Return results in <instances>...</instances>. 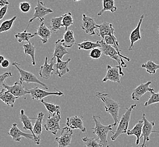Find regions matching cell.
Wrapping results in <instances>:
<instances>
[{"label":"cell","mask_w":159,"mask_h":147,"mask_svg":"<svg viewBox=\"0 0 159 147\" xmlns=\"http://www.w3.org/2000/svg\"><path fill=\"white\" fill-rule=\"evenodd\" d=\"M141 67L145 69L147 73L150 74H155L156 71L159 69V64H157L152 61H148L141 65Z\"/></svg>","instance_id":"836d02e7"},{"label":"cell","mask_w":159,"mask_h":147,"mask_svg":"<svg viewBox=\"0 0 159 147\" xmlns=\"http://www.w3.org/2000/svg\"><path fill=\"white\" fill-rule=\"evenodd\" d=\"M28 90L30 92V95H31L32 99L36 100H41L43 98L51 95L61 96L64 95V93L60 91L53 92H48L45 90L40 89L38 87H34V88Z\"/></svg>","instance_id":"7c38bea8"},{"label":"cell","mask_w":159,"mask_h":147,"mask_svg":"<svg viewBox=\"0 0 159 147\" xmlns=\"http://www.w3.org/2000/svg\"><path fill=\"white\" fill-rule=\"evenodd\" d=\"M55 59L51 60L50 63L49 64L48 58L46 57L44 64L40 67L39 75L41 78L44 79H49L53 74L52 72H54L55 71L54 66H55Z\"/></svg>","instance_id":"e0dca14e"},{"label":"cell","mask_w":159,"mask_h":147,"mask_svg":"<svg viewBox=\"0 0 159 147\" xmlns=\"http://www.w3.org/2000/svg\"><path fill=\"white\" fill-rule=\"evenodd\" d=\"M157 32H158V34H159V27L158 28V30H157Z\"/></svg>","instance_id":"7dc6e473"},{"label":"cell","mask_w":159,"mask_h":147,"mask_svg":"<svg viewBox=\"0 0 159 147\" xmlns=\"http://www.w3.org/2000/svg\"><path fill=\"white\" fill-rule=\"evenodd\" d=\"M2 88H4L9 92L11 93L17 97H21L27 94H30L28 90L25 89V87L22 85L20 82H16L12 86H9L4 83L2 86Z\"/></svg>","instance_id":"9a60e30c"},{"label":"cell","mask_w":159,"mask_h":147,"mask_svg":"<svg viewBox=\"0 0 159 147\" xmlns=\"http://www.w3.org/2000/svg\"><path fill=\"white\" fill-rule=\"evenodd\" d=\"M7 10H8V5H6L1 7V9H0V20L1 21L3 18L5 16H6Z\"/></svg>","instance_id":"b9f144b4"},{"label":"cell","mask_w":159,"mask_h":147,"mask_svg":"<svg viewBox=\"0 0 159 147\" xmlns=\"http://www.w3.org/2000/svg\"><path fill=\"white\" fill-rule=\"evenodd\" d=\"M44 118V114L43 112H40L38 114V116L36 118V121L34 126V134L37 136H40L42 134L43 131V120Z\"/></svg>","instance_id":"f546056e"},{"label":"cell","mask_w":159,"mask_h":147,"mask_svg":"<svg viewBox=\"0 0 159 147\" xmlns=\"http://www.w3.org/2000/svg\"><path fill=\"white\" fill-rule=\"evenodd\" d=\"M18 98V97H16L11 93L7 91L2 93H0V99L3 101L5 104L11 107H14L16 100H17Z\"/></svg>","instance_id":"484cf974"},{"label":"cell","mask_w":159,"mask_h":147,"mask_svg":"<svg viewBox=\"0 0 159 147\" xmlns=\"http://www.w3.org/2000/svg\"><path fill=\"white\" fill-rule=\"evenodd\" d=\"M142 120H143L144 125L142 130V134L141 138H143V142L141 145L142 147H146V141H150V135L152 133H159V131L153 130V127L155 126V123L153 122H150L146 118V116L144 114H143Z\"/></svg>","instance_id":"8fae6325"},{"label":"cell","mask_w":159,"mask_h":147,"mask_svg":"<svg viewBox=\"0 0 159 147\" xmlns=\"http://www.w3.org/2000/svg\"><path fill=\"white\" fill-rule=\"evenodd\" d=\"M53 12V10L50 8L46 7L45 6L44 3L41 0H37V5L34 8V12L32 18H31L29 21V24L27 27L26 30L28 28L34 20L36 19H38L40 22H43L45 20V17L46 16L49 15L50 14H52Z\"/></svg>","instance_id":"52a82bcc"},{"label":"cell","mask_w":159,"mask_h":147,"mask_svg":"<svg viewBox=\"0 0 159 147\" xmlns=\"http://www.w3.org/2000/svg\"><path fill=\"white\" fill-rule=\"evenodd\" d=\"M74 132L69 127H65L62 129L59 137L55 138V141L58 144V147H68L71 144Z\"/></svg>","instance_id":"9c48e42d"},{"label":"cell","mask_w":159,"mask_h":147,"mask_svg":"<svg viewBox=\"0 0 159 147\" xmlns=\"http://www.w3.org/2000/svg\"><path fill=\"white\" fill-rule=\"evenodd\" d=\"M97 26L98 25L96 24L94 19L86 16L85 14H83L81 27L85 34L90 36L95 35V30L98 29Z\"/></svg>","instance_id":"30bf717a"},{"label":"cell","mask_w":159,"mask_h":147,"mask_svg":"<svg viewBox=\"0 0 159 147\" xmlns=\"http://www.w3.org/2000/svg\"><path fill=\"white\" fill-rule=\"evenodd\" d=\"M7 134L12 137V139L16 141L20 142L22 136L25 137L28 140L34 141V138L32 134H27L21 131V130L19 129L18 125L16 123L12 124L11 129Z\"/></svg>","instance_id":"4fadbf2b"},{"label":"cell","mask_w":159,"mask_h":147,"mask_svg":"<svg viewBox=\"0 0 159 147\" xmlns=\"http://www.w3.org/2000/svg\"><path fill=\"white\" fill-rule=\"evenodd\" d=\"M151 84L152 82L151 81H148L146 83H141V84L138 86L137 88H135L132 92V100L134 101H139L146 93L148 92H150L151 93H153L154 89L150 87Z\"/></svg>","instance_id":"2e32d148"},{"label":"cell","mask_w":159,"mask_h":147,"mask_svg":"<svg viewBox=\"0 0 159 147\" xmlns=\"http://www.w3.org/2000/svg\"><path fill=\"white\" fill-rule=\"evenodd\" d=\"M19 7L22 12L26 13L31 10V4L28 2H23L20 3Z\"/></svg>","instance_id":"ab89813d"},{"label":"cell","mask_w":159,"mask_h":147,"mask_svg":"<svg viewBox=\"0 0 159 147\" xmlns=\"http://www.w3.org/2000/svg\"><path fill=\"white\" fill-rule=\"evenodd\" d=\"M124 75L122 71V68L119 65L112 67L110 65H107V73L104 78L102 79V82H106L110 80L113 82L120 84V78Z\"/></svg>","instance_id":"ba28073f"},{"label":"cell","mask_w":159,"mask_h":147,"mask_svg":"<svg viewBox=\"0 0 159 147\" xmlns=\"http://www.w3.org/2000/svg\"><path fill=\"white\" fill-rule=\"evenodd\" d=\"M84 117L73 116L67 118L66 125L72 129H79L82 132L86 131V128L84 125Z\"/></svg>","instance_id":"ac0fdd59"},{"label":"cell","mask_w":159,"mask_h":147,"mask_svg":"<svg viewBox=\"0 0 159 147\" xmlns=\"http://www.w3.org/2000/svg\"><path fill=\"white\" fill-rule=\"evenodd\" d=\"M16 18H17V17L14 16L12 17V18L3 21L0 26V33H3L6 31H9L12 28L13 25L14 24V22L16 21Z\"/></svg>","instance_id":"e575fe53"},{"label":"cell","mask_w":159,"mask_h":147,"mask_svg":"<svg viewBox=\"0 0 159 147\" xmlns=\"http://www.w3.org/2000/svg\"><path fill=\"white\" fill-rule=\"evenodd\" d=\"M142 147V146H141V147Z\"/></svg>","instance_id":"c3c4849f"},{"label":"cell","mask_w":159,"mask_h":147,"mask_svg":"<svg viewBox=\"0 0 159 147\" xmlns=\"http://www.w3.org/2000/svg\"><path fill=\"white\" fill-rule=\"evenodd\" d=\"M93 119L95 123V127L92 129L93 130V134L97 136L103 147H110L108 143L107 136L110 132L113 134L114 133L112 131L113 124L104 126L101 123V117L97 116H93Z\"/></svg>","instance_id":"7a4b0ae2"},{"label":"cell","mask_w":159,"mask_h":147,"mask_svg":"<svg viewBox=\"0 0 159 147\" xmlns=\"http://www.w3.org/2000/svg\"><path fill=\"white\" fill-rule=\"evenodd\" d=\"M35 34L36 36L40 37L43 44H46L49 41L50 38L52 36V31L50 30L43 22H42L37 28V32Z\"/></svg>","instance_id":"7402d4cb"},{"label":"cell","mask_w":159,"mask_h":147,"mask_svg":"<svg viewBox=\"0 0 159 147\" xmlns=\"http://www.w3.org/2000/svg\"><path fill=\"white\" fill-rule=\"evenodd\" d=\"M9 2L8 1V0H0V6H1V7L6 6V5H9Z\"/></svg>","instance_id":"ee69618b"},{"label":"cell","mask_w":159,"mask_h":147,"mask_svg":"<svg viewBox=\"0 0 159 147\" xmlns=\"http://www.w3.org/2000/svg\"><path fill=\"white\" fill-rule=\"evenodd\" d=\"M61 43L62 45L66 48H70L74 46L76 43L74 31L68 30L66 31L63 39H61Z\"/></svg>","instance_id":"d4e9b609"},{"label":"cell","mask_w":159,"mask_h":147,"mask_svg":"<svg viewBox=\"0 0 159 147\" xmlns=\"http://www.w3.org/2000/svg\"><path fill=\"white\" fill-rule=\"evenodd\" d=\"M62 24L65 28V31H68V28L74 25V19L72 17V13L70 12L64 14L63 15Z\"/></svg>","instance_id":"d590c367"},{"label":"cell","mask_w":159,"mask_h":147,"mask_svg":"<svg viewBox=\"0 0 159 147\" xmlns=\"http://www.w3.org/2000/svg\"><path fill=\"white\" fill-rule=\"evenodd\" d=\"M96 96L104 103L106 111L111 114V116L113 118L114 121L113 127L116 126L117 123L119 122V113L120 108L119 103L111 98L108 93L103 92H97Z\"/></svg>","instance_id":"6da1fadb"},{"label":"cell","mask_w":159,"mask_h":147,"mask_svg":"<svg viewBox=\"0 0 159 147\" xmlns=\"http://www.w3.org/2000/svg\"><path fill=\"white\" fill-rule=\"evenodd\" d=\"M35 36H36L35 33L33 34L28 32L26 30L23 32H18L16 34V35H15V37L19 43H21L23 41H25V42L29 43V42H30V40Z\"/></svg>","instance_id":"1f68e13d"},{"label":"cell","mask_w":159,"mask_h":147,"mask_svg":"<svg viewBox=\"0 0 159 147\" xmlns=\"http://www.w3.org/2000/svg\"><path fill=\"white\" fill-rule=\"evenodd\" d=\"M99 43L101 45L100 48L102 50L103 54L116 61L119 63V65L121 66L122 68L127 67L125 62L123 61V58L120 56L119 53L117 52V51L114 47L106 44L103 39L99 41Z\"/></svg>","instance_id":"8992f818"},{"label":"cell","mask_w":159,"mask_h":147,"mask_svg":"<svg viewBox=\"0 0 159 147\" xmlns=\"http://www.w3.org/2000/svg\"><path fill=\"white\" fill-rule=\"evenodd\" d=\"M80 1H81V0H74V1L75 2H79Z\"/></svg>","instance_id":"bcb514c9"},{"label":"cell","mask_w":159,"mask_h":147,"mask_svg":"<svg viewBox=\"0 0 159 147\" xmlns=\"http://www.w3.org/2000/svg\"><path fill=\"white\" fill-rule=\"evenodd\" d=\"M144 18V14H142L140 17L139 21H138V25L137 27L131 32L130 35V45L129 48V50H132V49L134 47V44L135 42L138 41V40L142 39V36L141 34V25L142 23V21Z\"/></svg>","instance_id":"ffe728a7"},{"label":"cell","mask_w":159,"mask_h":147,"mask_svg":"<svg viewBox=\"0 0 159 147\" xmlns=\"http://www.w3.org/2000/svg\"><path fill=\"white\" fill-rule=\"evenodd\" d=\"M144 125L143 120H141L138 121V122L135 125L134 127L132 130H128L127 131V135L128 136H132L134 135L136 138V141L135 144L138 145L140 143L141 136L142 134V130Z\"/></svg>","instance_id":"603a6c76"},{"label":"cell","mask_w":159,"mask_h":147,"mask_svg":"<svg viewBox=\"0 0 159 147\" xmlns=\"http://www.w3.org/2000/svg\"><path fill=\"white\" fill-rule=\"evenodd\" d=\"M4 59H5V58L3 57L2 55H1L0 56V63H1L2 62H3L4 61Z\"/></svg>","instance_id":"f6af8a7d"},{"label":"cell","mask_w":159,"mask_h":147,"mask_svg":"<svg viewBox=\"0 0 159 147\" xmlns=\"http://www.w3.org/2000/svg\"><path fill=\"white\" fill-rule=\"evenodd\" d=\"M137 107V105H132L130 107L127 108L125 113L122 115L121 120L119 122L116 131L114 132L113 135L111 136V139L112 141H115L117 138L123 134H126L128 131L129 124L130 121L132 111Z\"/></svg>","instance_id":"3957f363"},{"label":"cell","mask_w":159,"mask_h":147,"mask_svg":"<svg viewBox=\"0 0 159 147\" xmlns=\"http://www.w3.org/2000/svg\"><path fill=\"white\" fill-rule=\"evenodd\" d=\"M12 76V74L10 72H5V73L0 75V85L2 87L4 83H5V81L7 78L11 77Z\"/></svg>","instance_id":"60d3db41"},{"label":"cell","mask_w":159,"mask_h":147,"mask_svg":"<svg viewBox=\"0 0 159 147\" xmlns=\"http://www.w3.org/2000/svg\"><path fill=\"white\" fill-rule=\"evenodd\" d=\"M98 36L101 37L103 39L106 36H110L115 37V29L112 23L107 21H104L101 25H98Z\"/></svg>","instance_id":"d6986e66"},{"label":"cell","mask_w":159,"mask_h":147,"mask_svg":"<svg viewBox=\"0 0 159 147\" xmlns=\"http://www.w3.org/2000/svg\"><path fill=\"white\" fill-rule=\"evenodd\" d=\"M79 50H92L96 48H101V44L99 43V41H97V42L94 43L91 41L88 40H84V41L81 43H79L77 44Z\"/></svg>","instance_id":"f1b7e54d"},{"label":"cell","mask_w":159,"mask_h":147,"mask_svg":"<svg viewBox=\"0 0 159 147\" xmlns=\"http://www.w3.org/2000/svg\"><path fill=\"white\" fill-rule=\"evenodd\" d=\"M12 66H15L16 68V69L18 70L19 73L20 74L19 82L21 84H23V83H37V84H40L46 90L49 89L48 86L45 83L41 82L40 80L37 77L34 75V74L22 69L20 67V64H19L16 62H14L12 63Z\"/></svg>","instance_id":"277c9868"},{"label":"cell","mask_w":159,"mask_h":147,"mask_svg":"<svg viewBox=\"0 0 159 147\" xmlns=\"http://www.w3.org/2000/svg\"><path fill=\"white\" fill-rule=\"evenodd\" d=\"M63 16L52 18L50 21V30L52 32H58L61 30V27H63L62 24Z\"/></svg>","instance_id":"4dcf8cb0"},{"label":"cell","mask_w":159,"mask_h":147,"mask_svg":"<svg viewBox=\"0 0 159 147\" xmlns=\"http://www.w3.org/2000/svg\"><path fill=\"white\" fill-rule=\"evenodd\" d=\"M159 102V91L157 93L153 92L152 93H151V96L148 99V100L144 103V107H148L151 105L155 104Z\"/></svg>","instance_id":"74e56055"},{"label":"cell","mask_w":159,"mask_h":147,"mask_svg":"<svg viewBox=\"0 0 159 147\" xmlns=\"http://www.w3.org/2000/svg\"><path fill=\"white\" fill-rule=\"evenodd\" d=\"M20 120L21 122L23 124V129L25 130H30L31 131L32 134L34 135V143L37 145H39L41 141V138L39 136L36 135L34 132V126H32V119H36V118H31L25 115V110L21 109L20 113Z\"/></svg>","instance_id":"5bb4252c"},{"label":"cell","mask_w":159,"mask_h":147,"mask_svg":"<svg viewBox=\"0 0 159 147\" xmlns=\"http://www.w3.org/2000/svg\"><path fill=\"white\" fill-rule=\"evenodd\" d=\"M68 54L69 52L67 50V48L62 45L61 39H59L55 42L54 52L51 60H54L55 58L62 59L64 55Z\"/></svg>","instance_id":"cb8c5ba5"},{"label":"cell","mask_w":159,"mask_h":147,"mask_svg":"<svg viewBox=\"0 0 159 147\" xmlns=\"http://www.w3.org/2000/svg\"><path fill=\"white\" fill-rule=\"evenodd\" d=\"M102 53H103L101 48L99 49L98 48H96L92 49V51L89 53V57L93 59H98L101 57Z\"/></svg>","instance_id":"f35d334b"},{"label":"cell","mask_w":159,"mask_h":147,"mask_svg":"<svg viewBox=\"0 0 159 147\" xmlns=\"http://www.w3.org/2000/svg\"><path fill=\"white\" fill-rule=\"evenodd\" d=\"M102 3L103 8L98 12V16H102L106 11L113 13L117 10V7L115 6V0H102Z\"/></svg>","instance_id":"4316f807"},{"label":"cell","mask_w":159,"mask_h":147,"mask_svg":"<svg viewBox=\"0 0 159 147\" xmlns=\"http://www.w3.org/2000/svg\"><path fill=\"white\" fill-rule=\"evenodd\" d=\"M86 147H103L100 141H98V138L84 137L82 139Z\"/></svg>","instance_id":"d6a6232c"},{"label":"cell","mask_w":159,"mask_h":147,"mask_svg":"<svg viewBox=\"0 0 159 147\" xmlns=\"http://www.w3.org/2000/svg\"><path fill=\"white\" fill-rule=\"evenodd\" d=\"M10 64V62L7 59H5L4 61L1 63V66L2 68H7L9 66Z\"/></svg>","instance_id":"7bdbcfd3"},{"label":"cell","mask_w":159,"mask_h":147,"mask_svg":"<svg viewBox=\"0 0 159 147\" xmlns=\"http://www.w3.org/2000/svg\"><path fill=\"white\" fill-rule=\"evenodd\" d=\"M24 52L25 55H30L32 60V64L31 65L34 66L36 64L35 61V54H36V46L32 43L29 42L26 44L23 45Z\"/></svg>","instance_id":"83f0119b"},{"label":"cell","mask_w":159,"mask_h":147,"mask_svg":"<svg viewBox=\"0 0 159 147\" xmlns=\"http://www.w3.org/2000/svg\"><path fill=\"white\" fill-rule=\"evenodd\" d=\"M41 102L44 105L46 109L49 111V115H52L53 114L58 111L59 110H61V107L59 105L47 102L46 101H44L43 99L41 100Z\"/></svg>","instance_id":"8d00e7d4"},{"label":"cell","mask_w":159,"mask_h":147,"mask_svg":"<svg viewBox=\"0 0 159 147\" xmlns=\"http://www.w3.org/2000/svg\"><path fill=\"white\" fill-rule=\"evenodd\" d=\"M70 61V58H68L66 61H63L61 59L57 58V62L55 64L54 68L55 71L54 73L60 78L64 76L66 74L70 72L68 64Z\"/></svg>","instance_id":"44dd1931"},{"label":"cell","mask_w":159,"mask_h":147,"mask_svg":"<svg viewBox=\"0 0 159 147\" xmlns=\"http://www.w3.org/2000/svg\"><path fill=\"white\" fill-rule=\"evenodd\" d=\"M61 120V110L52 115H49L46 118L44 127L47 131L52 132L53 135H56L57 132L61 130L60 121Z\"/></svg>","instance_id":"5b68a950"}]
</instances>
